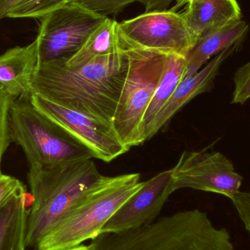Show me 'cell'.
I'll return each instance as SVG.
<instances>
[{
  "instance_id": "15",
  "label": "cell",
  "mask_w": 250,
  "mask_h": 250,
  "mask_svg": "<svg viewBox=\"0 0 250 250\" xmlns=\"http://www.w3.org/2000/svg\"><path fill=\"white\" fill-rule=\"evenodd\" d=\"M248 30V25L241 19L200 38L187 56L185 79L198 73L210 59L242 41Z\"/></svg>"
},
{
  "instance_id": "24",
  "label": "cell",
  "mask_w": 250,
  "mask_h": 250,
  "mask_svg": "<svg viewBox=\"0 0 250 250\" xmlns=\"http://www.w3.org/2000/svg\"><path fill=\"white\" fill-rule=\"evenodd\" d=\"M239 218L250 236V192H239L231 199Z\"/></svg>"
},
{
  "instance_id": "6",
  "label": "cell",
  "mask_w": 250,
  "mask_h": 250,
  "mask_svg": "<svg viewBox=\"0 0 250 250\" xmlns=\"http://www.w3.org/2000/svg\"><path fill=\"white\" fill-rule=\"evenodd\" d=\"M120 42L127 56L128 69L113 128L129 150L146 141L143 121L163 76L167 55L131 48Z\"/></svg>"
},
{
  "instance_id": "29",
  "label": "cell",
  "mask_w": 250,
  "mask_h": 250,
  "mask_svg": "<svg viewBox=\"0 0 250 250\" xmlns=\"http://www.w3.org/2000/svg\"><path fill=\"white\" fill-rule=\"evenodd\" d=\"M1 1H2V0H0V2H1Z\"/></svg>"
},
{
  "instance_id": "18",
  "label": "cell",
  "mask_w": 250,
  "mask_h": 250,
  "mask_svg": "<svg viewBox=\"0 0 250 250\" xmlns=\"http://www.w3.org/2000/svg\"><path fill=\"white\" fill-rule=\"evenodd\" d=\"M186 67V57L174 54L167 55L163 76L144 115V136L153 120L167 104L178 85L185 79Z\"/></svg>"
},
{
  "instance_id": "20",
  "label": "cell",
  "mask_w": 250,
  "mask_h": 250,
  "mask_svg": "<svg viewBox=\"0 0 250 250\" xmlns=\"http://www.w3.org/2000/svg\"><path fill=\"white\" fill-rule=\"evenodd\" d=\"M13 101V98L0 89V173L3 155L11 143L9 130V112Z\"/></svg>"
},
{
  "instance_id": "26",
  "label": "cell",
  "mask_w": 250,
  "mask_h": 250,
  "mask_svg": "<svg viewBox=\"0 0 250 250\" xmlns=\"http://www.w3.org/2000/svg\"><path fill=\"white\" fill-rule=\"evenodd\" d=\"M21 0H2L0 2V21L7 19V13Z\"/></svg>"
},
{
  "instance_id": "12",
  "label": "cell",
  "mask_w": 250,
  "mask_h": 250,
  "mask_svg": "<svg viewBox=\"0 0 250 250\" xmlns=\"http://www.w3.org/2000/svg\"><path fill=\"white\" fill-rule=\"evenodd\" d=\"M240 41L214 56L209 62L193 76L184 79L145 133L146 141L168 124L175 114L195 97L210 90L224 62L238 49Z\"/></svg>"
},
{
  "instance_id": "8",
  "label": "cell",
  "mask_w": 250,
  "mask_h": 250,
  "mask_svg": "<svg viewBox=\"0 0 250 250\" xmlns=\"http://www.w3.org/2000/svg\"><path fill=\"white\" fill-rule=\"evenodd\" d=\"M107 18L71 1L38 19L40 62L70 58Z\"/></svg>"
},
{
  "instance_id": "7",
  "label": "cell",
  "mask_w": 250,
  "mask_h": 250,
  "mask_svg": "<svg viewBox=\"0 0 250 250\" xmlns=\"http://www.w3.org/2000/svg\"><path fill=\"white\" fill-rule=\"evenodd\" d=\"M120 41L131 48L187 57L199 40L183 13L173 10L146 12L118 23Z\"/></svg>"
},
{
  "instance_id": "27",
  "label": "cell",
  "mask_w": 250,
  "mask_h": 250,
  "mask_svg": "<svg viewBox=\"0 0 250 250\" xmlns=\"http://www.w3.org/2000/svg\"><path fill=\"white\" fill-rule=\"evenodd\" d=\"M190 1L191 0H177V3H176V6H175L172 10L176 11V10L180 8L182 6L187 5Z\"/></svg>"
},
{
  "instance_id": "22",
  "label": "cell",
  "mask_w": 250,
  "mask_h": 250,
  "mask_svg": "<svg viewBox=\"0 0 250 250\" xmlns=\"http://www.w3.org/2000/svg\"><path fill=\"white\" fill-rule=\"evenodd\" d=\"M233 82L235 86L232 104H245L250 99V61L236 70Z\"/></svg>"
},
{
  "instance_id": "17",
  "label": "cell",
  "mask_w": 250,
  "mask_h": 250,
  "mask_svg": "<svg viewBox=\"0 0 250 250\" xmlns=\"http://www.w3.org/2000/svg\"><path fill=\"white\" fill-rule=\"evenodd\" d=\"M118 23L114 19L106 20L97 28L82 48L70 58L62 60L68 67H79L98 57L115 54L121 50Z\"/></svg>"
},
{
  "instance_id": "21",
  "label": "cell",
  "mask_w": 250,
  "mask_h": 250,
  "mask_svg": "<svg viewBox=\"0 0 250 250\" xmlns=\"http://www.w3.org/2000/svg\"><path fill=\"white\" fill-rule=\"evenodd\" d=\"M82 7L98 14H115L120 13L134 0H72Z\"/></svg>"
},
{
  "instance_id": "25",
  "label": "cell",
  "mask_w": 250,
  "mask_h": 250,
  "mask_svg": "<svg viewBox=\"0 0 250 250\" xmlns=\"http://www.w3.org/2000/svg\"><path fill=\"white\" fill-rule=\"evenodd\" d=\"M174 0H134L144 4L146 12L166 10L169 4Z\"/></svg>"
},
{
  "instance_id": "4",
  "label": "cell",
  "mask_w": 250,
  "mask_h": 250,
  "mask_svg": "<svg viewBox=\"0 0 250 250\" xmlns=\"http://www.w3.org/2000/svg\"><path fill=\"white\" fill-rule=\"evenodd\" d=\"M139 173L105 176L44 235L37 250H65L99 236L108 220L144 187Z\"/></svg>"
},
{
  "instance_id": "16",
  "label": "cell",
  "mask_w": 250,
  "mask_h": 250,
  "mask_svg": "<svg viewBox=\"0 0 250 250\" xmlns=\"http://www.w3.org/2000/svg\"><path fill=\"white\" fill-rule=\"evenodd\" d=\"M32 196L26 188L0 207V250H26V221Z\"/></svg>"
},
{
  "instance_id": "10",
  "label": "cell",
  "mask_w": 250,
  "mask_h": 250,
  "mask_svg": "<svg viewBox=\"0 0 250 250\" xmlns=\"http://www.w3.org/2000/svg\"><path fill=\"white\" fill-rule=\"evenodd\" d=\"M175 191L182 188L214 192L230 200L240 192L243 177L217 151H185L173 167Z\"/></svg>"
},
{
  "instance_id": "11",
  "label": "cell",
  "mask_w": 250,
  "mask_h": 250,
  "mask_svg": "<svg viewBox=\"0 0 250 250\" xmlns=\"http://www.w3.org/2000/svg\"><path fill=\"white\" fill-rule=\"evenodd\" d=\"M173 167L160 172L119 208L108 220L102 233H117L138 229L155 221L167 198L175 192Z\"/></svg>"
},
{
  "instance_id": "5",
  "label": "cell",
  "mask_w": 250,
  "mask_h": 250,
  "mask_svg": "<svg viewBox=\"0 0 250 250\" xmlns=\"http://www.w3.org/2000/svg\"><path fill=\"white\" fill-rule=\"evenodd\" d=\"M9 130L10 141L22 148L29 168H46L93 158L86 148L40 113L30 99L13 101Z\"/></svg>"
},
{
  "instance_id": "14",
  "label": "cell",
  "mask_w": 250,
  "mask_h": 250,
  "mask_svg": "<svg viewBox=\"0 0 250 250\" xmlns=\"http://www.w3.org/2000/svg\"><path fill=\"white\" fill-rule=\"evenodd\" d=\"M187 24L200 40L204 35L241 20L236 0H191L183 13Z\"/></svg>"
},
{
  "instance_id": "13",
  "label": "cell",
  "mask_w": 250,
  "mask_h": 250,
  "mask_svg": "<svg viewBox=\"0 0 250 250\" xmlns=\"http://www.w3.org/2000/svg\"><path fill=\"white\" fill-rule=\"evenodd\" d=\"M40 64L38 40L16 46L0 55V89L13 99H30Z\"/></svg>"
},
{
  "instance_id": "19",
  "label": "cell",
  "mask_w": 250,
  "mask_h": 250,
  "mask_svg": "<svg viewBox=\"0 0 250 250\" xmlns=\"http://www.w3.org/2000/svg\"><path fill=\"white\" fill-rule=\"evenodd\" d=\"M72 0H21L7 13L10 19H36L43 17Z\"/></svg>"
},
{
  "instance_id": "1",
  "label": "cell",
  "mask_w": 250,
  "mask_h": 250,
  "mask_svg": "<svg viewBox=\"0 0 250 250\" xmlns=\"http://www.w3.org/2000/svg\"><path fill=\"white\" fill-rule=\"evenodd\" d=\"M121 48L79 67H68L62 60L40 62L33 93L113 128L127 74V56Z\"/></svg>"
},
{
  "instance_id": "28",
  "label": "cell",
  "mask_w": 250,
  "mask_h": 250,
  "mask_svg": "<svg viewBox=\"0 0 250 250\" xmlns=\"http://www.w3.org/2000/svg\"><path fill=\"white\" fill-rule=\"evenodd\" d=\"M88 246H85V245H80V246L76 247V248H71V249L65 250H87Z\"/></svg>"
},
{
  "instance_id": "2",
  "label": "cell",
  "mask_w": 250,
  "mask_h": 250,
  "mask_svg": "<svg viewBox=\"0 0 250 250\" xmlns=\"http://www.w3.org/2000/svg\"><path fill=\"white\" fill-rule=\"evenodd\" d=\"M87 250H234L227 229H217L207 213L179 211L138 229L102 233Z\"/></svg>"
},
{
  "instance_id": "3",
  "label": "cell",
  "mask_w": 250,
  "mask_h": 250,
  "mask_svg": "<svg viewBox=\"0 0 250 250\" xmlns=\"http://www.w3.org/2000/svg\"><path fill=\"white\" fill-rule=\"evenodd\" d=\"M104 176L92 159L29 168L32 204L26 221V248H36L51 228Z\"/></svg>"
},
{
  "instance_id": "23",
  "label": "cell",
  "mask_w": 250,
  "mask_h": 250,
  "mask_svg": "<svg viewBox=\"0 0 250 250\" xmlns=\"http://www.w3.org/2000/svg\"><path fill=\"white\" fill-rule=\"evenodd\" d=\"M24 185L16 178L0 173V207L15 195L25 189Z\"/></svg>"
},
{
  "instance_id": "9",
  "label": "cell",
  "mask_w": 250,
  "mask_h": 250,
  "mask_svg": "<svg viewBox=\"0 0 250 250\" xmlns=\"http://www.w3.org/2000/svg\"><path fill=\"white\" fill-rule=\"evenodd\" d=\"M30 101L40 113L86 148L93 158L110 163L129 151L111 126L38 94H32Z\"/></svg>"
}]
</instances>
